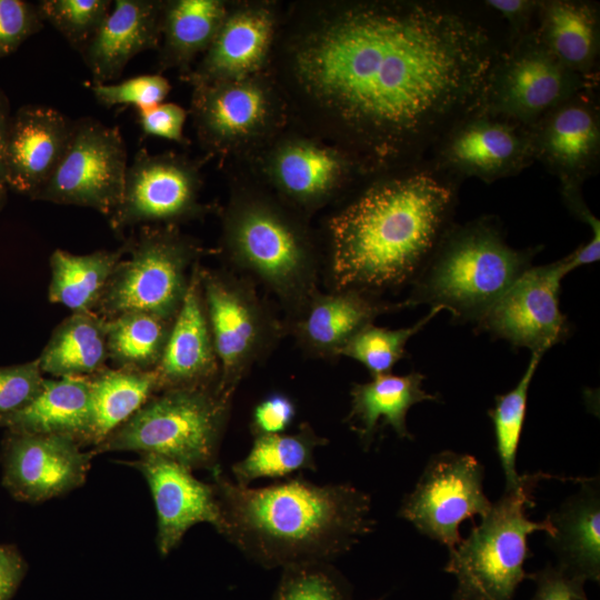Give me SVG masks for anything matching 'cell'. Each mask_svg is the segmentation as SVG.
<instances>
[{
    "label": "cell",
    "mask_w": 600,
    "mask_h": 600,
    "mask_svg": "<svg viewBox=\"0 0 600 600\" xmlns=\"http://www.w3.org/2000/svg\"><path fill=\"white\" fill-rule=\"evenodd\" d=\"M173 320L129 312L107 320V348L120 369L153 370L162 356Z\"/></svg>",
    "instance_id": "836d02e7"
},
{
    "label": "cell",
    "mask_w": 600,
    "mask_h": 600,
    "mask_svg": "<svg viewBox=\"0 0 600 600\" xmlns=\"http://www.w3.org/2000/svg\"><path fill=\"white\" fill-rule=\"evenodd\" d=\"M543 353L532 352L530 362L518 384L504 394L496 397L493 409L488 411L496 436V450L506 480V490L514 488L520 479L516 459L526 419L530 382Z\"/></svg>",
    "instance_id": "e575fe53"
},
{
    "label": "cell",
    "mask_w": 600,
    "mask_h": 600,
    "mask_svg": "<svg viewBox=\"0 0 600 600\" xmlns=\"http://www.w3.org/2000/svg\"><path fill=\"white\" fill-rule=\"evenodd\" d=\"M110 0H41L37 9L79 53L83 51L109 14Z\"/></svg>",
    "instance_id": "74e56055"
},
{
    "label": "cell",
    "mask_w": 600,
    "mask_h": 600,
    "mask_svg": "<svg viewBox=\"0 0 600 600\" xmlns=\"http://www.w3.org/2000/svg\"><path fill=\"white\" fill-rule=\"evenodd\" d=\"M597 87L566 67L539 39L534 26L501 49L480 107L528 128L576 93Z\"/></svg>",
    "instance_id": "ba28073f"
},
{
    "label": "cell",
    "mask_w": 600,
    "mask_h": 600,
    "mask_svg": "<svg viewBox=\"0 0 600 600\" xmlns=\"http://www.w3.org/2000/svg\"><path fill=\"white\" fill-rule=\"evenodd\" d=\"M432 307L430 312L416 324L401 329L374 327L372 323L356 333L339 351V354L362 363L372 377L389 373L404 356L408 340L419 332L439 311Z\"/></svg>",
    "instance_id": "8d00e7d4"
},
{
    "label": "cell",
    "mask_w": 600,
    "mask_h": 600,
    "mask_svg": "<svg viewBox=\"0 0 600 600\" xmlns=\"http://www.w3.org/2000/svg\"><path fill=\"white\" fill-rule=\"evenodd\" d=\"M26 571L21 554L11 546L0 544V600H11Z\"/></svg>",
    "instance_id": "7dc6e473"
},
{
    "label": "cell",
    "mask_w": 600,
    "mask_h": 600,
    "mask_svg": "<svg viewBox=\"0 0 600 600\" xmlns=\"http://www.w3.org/2000/svg\"><path fill=\"white\" fill-rule=\"evenodd\" d=\"M273 600H348L344 587L327 563L283 569Z\"/></svg>",
    "instance_id": "f35d334b"
},
{
    "label": "cell",
    "mask_w": 600,
    "mask_h": 600,
    "mask_svg": "<svg viewBox=\"0 0 600 600\" xmlns=\"http://www.w3.org/2000/svg\"><path fill=\"white\" fill-rule=\"evenodd\" d=\"M454 180L424 167L379 182L331 221L338 290L400 286L431 258L448 228Z\"/></svg>",
    "instance_id": "3957f363"
},
{
    "label": "cell",
    "mask_w": 600,
    "mask_h": 600,
    "mask_svg": "<svg viewBox=\"0 0 600 600\" xmlns=\"http://www.w3.org/2000/svg\"><path fill=\"white\" fill-rule=\"evenodd\" d=\"M569 272L566 258L528 268L478 320L480 328L516 347L544 353L568 332L559 290Z\"/></svg>",
    "instance_id": "5bb4252c"
},
{
    "label": "cell",
    "mask_w": 600,
    "mask_h": 600,
    "mask_svg": "<svg viewBox=\"0 0 600 600\" xmlns=\"http://www.w3.org/2000/svg\"><path fill=\"white\" fill-rule=\"evenodd\" d=\"M132 466L149 484L158 517L157 544L167 556L197 523L207 522L220 533L223 527L216 488L198 480L180 463L156 454H141Z\"/></svg>",
    "instance_id": "ac0fdd59"
},
{
    "label": "cell",
    "mask_w": 600,
    "mask_h": 600,
    "mask_svg": "<svg viewBox=\"0 0 600 600\" xmlns=\"http://www.w3.org/2000/svg\"><path fill=\"white\" fill-rule=\"evenodd\" d=\"M107 359V320L93 311H80L54 329L38 361L42 373L67 378L91 377Z\"/></svg>",
    "instance_id": "4316f807"
},
{
    "label": "cell",
    "mask_w": 600,
    "mask_h": 600,
    "mask_svg": "<svg viewBox=\"0 0 600 600\" xmlns=\"http://www.w3.org/2000/svg\"><path fill=\"white\" fill-rule=\"evenodd\" d=\"M534 161L561 186L581 187L600 163V109L596 88L580 91L530 128Z\"/></svg>",
    "instance_id": "2e32d148"
},
{
    "label": "cell",
    "mask_w": 600,
    "mask_h": 600,
    "mask_svg": "<svg viewBox=\"0 0 600 600\" xmlns=\"http://www.w3.org/2000/svg\"><path fill=\"white\" fill-rule=\"evenodd\" d=\"M483 478L484 468L473 456L438 452L402 500L399 517L452 551L462 540L460 523L484 516L492 504L484 494Z\"/></svg>",
    "instance_id": "30bf717a"
},
{
    "label": "cell",
    "mask_w": 600,
    "mask_h": 600,
    "mask_svg": "<svg viewBox=\"0 0 600 600\" xmlns=\"http://www.w3.org/2000/svg\"><path fill=\"white\" fill-rule=\"evenodd\" d=\"M600 16L596 3L580 0L540 1L534 31L570 70L597 80Z\"/></svg>",
    "instance_id": "cb8c5ba5"
},
{
    "label": "cell",
    "mask_w": 600,
    "mask_h": 600,
    "mask_svg": "<svg viewBox=\"0 0 600 600\" xmlns=\"http://www.w3.org/2000/svg\"><path fill=\"white\" fill-rule=\"evenodd\" d=\"M197 176L184 161L172 156L136 153L128 164L120 201L108 218L122 232L141 223L180 219L196 208Z\"/></svg>",
    "instance_id": "e0dca14e"
},
{
    "label": "cell",
    "mask_w": 600,
    "mask_h": 600,
    "mask_svg": "<svg viewBox=\"0 0 600 600\" xmlns=\"http://www.w3.org/2000/svg\"><path fill=\"white\" fill-rule=\"evenodd\" d=\"M532 251L511 248L489 218L449 228L406 306L428 302L479 320L528 268Z\"/></svg>",
    "instance_id": "277c9868"
},
{
    "label": "cell",
    "mask_w": 600,
    "mask_h": 600,
    "mask_svg": "<svg viewBox=\"0 0 600 600\" xmlns=\"http://www.w3.org/2000/svg\"><path fill=\"white\" fill-rule=\"evenodd\" d=\"M187 113L176 103L161 102L151 108L138 110L139 124L144 134L172 141L183 140Z\"/></svg>",
    "instance_id": "7bdbcfd3"
},
{
    "label": "cell",
    "mask_w": 600,
    "mask_h": 600,
    "mask_svg": "<svg viewBox=\"0 0 600 600\" xmlns=\"http://www.w3.org/2000/svg\"><path fill=\"white\" fill-rule=\"evenodd\" d=\"M73 120L47 106L27 104L11 116L6 153L8 188L31 199L46 184L68 146Z\"/></svg>",
    "instance_id": "d6986e66"
},
{
    "label": "cell",
    "mask_w": 600,
    "mask_h": 600,
    "mask_svg": "<svg viewBox=\"0 0 600 600\" xmlns=\"http://www.w3.org/2000/svg\"><path fill=\"white\" fill-rule=\"evenodd\" d=\"M542 472L520 476L518 484L492 502L481 523L450 551L444 571L457 578L453 600H512L518 586L527 578L526 560L532 556L529 534L553 533L548 518L532 521L527 510L534 507L533 492Z\"/></svg>",
    "instance_id": "5b68a950"
},
{
    "label": "cell",
    "mask_w": 600,
    "mask_h": 600,
    "mask_svg": "<svg viewBox=\"0 0 600 600\" xmlns=\"http://www.w3.org/2000/svg\"><path fill=\"white\" fill-rule=\"evenodd\" d=\"M327 442L309 423H302L294 433L254 436L248 456L232 466L234 482L248 487L261 478H282L304 469L314 471V450Z\"/></svg>",
    "instance_id": "4dcf8cb0"
},
{
    "label": "cell",
    "mask_w": 600,
    "mask_h": 600,
    "mask_svg": "<svg viewBox=\"0 0 600 600\" xmlns=\"http://www.w3.org/2000/svg\"><path fill=\"white\" fill-rule=\"evenodd\" d=\"M229 241L238 263L284 302L302 309L316 293V271L301 240L272 211L244 209L230 226Z\"/></svg>",
    "instance_id": "7c38bea8"
},
{
    "label": "cell",
    "mask_w": 600,
    "mask_h": 600,
    "mask_svg": "<svg viewBox=\"0 0 600 600\" xmlns=\"http://www.w3.org/2000/svg\"><path fill=\"white\" fill-rule=\"evenodd\" d=\"M90 89L96 100L107 108L131 104L141 110L161 103L170 91V83L161 74L154 73L118 83H92Z\"/></svg>",
    "instance_id": "ab89813d"
},
{
    "label": "cell",
    "mask_w": 600,
    "mask_h": 600,
    "mask_svg": "<svg viewBox=\"0 0 600 600\" xmlns=\"http://www.w3.org/2000/svg\"><path fill=\"white\" fill-rule=\"evenodd\" d=\"M194 106L201 131L216 142L249 132L266 112L263 93L251 84L201 87Z\"/></svg>",
    "instance_id": "1f68e13d"
},
{
    "label": "cell",
    "mask_w": 600,
    "mask_h": 600,
    "mask_svg": "<svg viewBox=\"0 0 600 600\" xmlns=\"http://www.w3.org/2000/svg\"><path fill=\"white\" fill-rule=\"evenodd\" d=\"M126 250V244L88 254L56 249L50 257L49 300L73 312L92 311Z\"/></svg>",
    "instance_id": "f1b7e54d"
},
{
    "label": "cell",
    "mask_w": 600,
    "mask_h": 600,
    "mask_svg": "<svg viewBox=\"0 0 600 600\" xmlns=\"http://www.w3.org/2000/svg\"><path fill=\"white\" fill-rule=\"evenodd\" d=\"M222 19L223 7L216 0H178L162 4L163 62H187L210 46Z\"/></svg>",
    "instance_id": "d6a6232c"
},
{
    "label": "cell",
    "mask_w": 600,
    "mask_h": 600,
    "mask_svg": "<svg viewBox=\"0 0 600 600\" xmlns=\"http://www.w3.org/2000/svg\"><path fill=\"white\" fill-rule=\"evenodd\" d=\"M500 50L452 4H366L312 40L298 67L376 156L417 157L480 106Z\"/></svg>",
    "instance_id": "6da1fadb"
},
{
    "label": "cell",
    "mask_w": 600,
    "mask_h": 600,
    "mask_svg": "<svg viewBox=\"0 0 600 600\" xmlns=\"http://www.w3.org/2000/svg\"><path fill=\"white\" fill-rule=\"evenodd\" d=\"M389 307L359 290L314 293L301 309L296 332L301 343L318 354H339L341 348Z\"/></svg>",
    "instance_id": "d4e9b609"
},
{
    "label": "cell",
    "mask_w": 600,
    "mask_h": 600,
    "mask_svg": "<svg viewBox=\"0 0 600 600\" xmlns=\"http://www.w3.org/2000/svg\"><path fill=\"white\" fill-rule=\"evenodd\" d=\"M537 583L531 600H588L583 584L586 580L573 577L559 567H546L531 574Z\"/></svg>",
    "instance_id": "ee69618b"
},
{
    "label": "cell",
    "mask_w": 600,
    "mask_h": 600,
    "mask_svg": "<svg viewBox=\"0 0 600 600\" xmlns=\"http://www.w3.org/2000/svg\"><path fill=\"white\" fill-rule=\"evenodd\" d=\"M430 151L429 163L454 181L472 177L491 183L534 161L530 128L480 106L446 130Z\"/></svg>",
    "instance_id": "8fae6325"
},
{
    "label": "cell",
    "mask_w": 600,
    "mask_h": 600,
    "mask_svg": "<svg viewBox=\"0 0 600 600\" xmlns=\"http://www.w3.org/2000/svg\"><path fill=\"white\" fill-rule=\"evenodd\" d=\"M162 4L150 0H116L101 27L80 53L93 83L121 76L128 62L158 46Z\"/></svg>",
    "instance_id": "44dd1931"
},
{
    "label": "cell",
    "mask_w": 600,
    "mask_h": 600,
    "mask_svg": "<svg viewBox=\"0 0 600 600\" xmlns=\"http://www.w3.org/2000/svg\"><path fill=\"white\" fill-rule=\"evenodd\" d=\"M10 119L9 101L6 94L0 90V191H7L8 189L4 181V153Z\"/></svg>",
    "instance_id": "c3c4849f"
},
{
    "label": "cell",
    "mask_w": 600,
    "mask_h": 600,
    "mask_svg": "<svg viewBox=\"0 0 600 600\" xmlns=\"http://www.w3.org/2000/svg\"><path fill=\"white\" fill-rule=\"evenodd\" d=\"M43 28L37 6L23 0H0V58L14 52Z\"/></svg>",
    "instance_id": "60d3db41"
},
{
    "label": "cell",
    "mask_w": 600,
    "mask_h": 600,
    "mask_svg": "<svg viewBox=\"0 0 600 600\" xmlns=\"http://www.w3.org/2000/svg\"><path fill=\"white\" fill-rule=\"evenodd\" d=\"M540 1L532 0H487L484 6L499 14L509 24L510 40L533 28Z\"/></svg>",
    "instance_id": "bcb514c9"
},
{
    "label": "cell",
    "mask_w": 600,
    "mask_h": 600,
    "mask_svg": "<svg viewBox=\"0 0 600 600\" xmlns=\"http://www.w3.org/2000/svg\"><path fill=\"white\" fill-rule=\"evenodd\" d=\"M93 456L68 437L7 431L2 484L16 500L42 502L82 486Z\"/></svg>",
    "instance_id": "9a60e30c"
},
{
    "label": "cell",
    "mask_w": 600,
    "mask_h": 600,
    "mask_svg": "<svg viewBox=\"0 0 600 600\" xmlns=\"http://www.w3.org/2000/svg\"><path fill=\"white\" fill-rule=\"evenodd\" d=\"M223 534L264 568L327 563L373 530L371 498L348 484L303 477L261 488L239 486L216 467Z\"/></svg>",
    "instance_id": "7a4b0ae2"
},
{
    "label": "cell",
    "mask_w": 600,
    "mask_h": 600,
    "mask_svg": "<svg viewBox=\"0 0 600 600\" xmlns=\"http://www.w3.org/2000/svg\"><path fill=\"white\" fill-rule=\"evenodd\" d=\"M121 259L97 304L101 318L143 312L173 320L183 302L194 248L174 232L144 228L126 243Z\"/></svg>",
    "instance_id": "52a82bcc"
},
{
    "label": "cell",
    "mask_w": 600,
    "mask_h": 600,
    "mask_svg": "<svg viewBox=\"0 0 600 600\" xmlns=\"http://www.w3.org/2000/svg\"><path fill=\"white\" fill-rule=\"evenodd\" d=\"M43 380L38 359L0 367V414L29 403L40 391Z\"/></svg>",
    "instance_id": "b9f144b4"
},
{
    "label": "cell",
    "mask_w": 600,
    "mask_h": 600,
    "mask_svg": "<svg viewBox=\"0 0 600 600\" xmlns=\"http://www.w3.org/2000/svg\"><path fill=\"white\" fill-rule=\"evenodd\" d=\"M294 414L292 400L284 394L273 393L254 408L252 432L254 436L282 433L292 422Z\"/></svg>",
    "instance_id": "f6af8a7d"
},
{
    "label": "cell",
    "mask_w": 600,
    "mask_h": 600,
    "mask_svg": "<svg viewBox=\"0 0 600 600\" xmlns=\"http://www.w3.org/2000/svg\"><path fill=\"white\" fill-rule=\"evenodd\" d=\"M199 276L219 363L218 389L231 399L247 370L263 352L272 326L244 283L200 269Z\"/></svg>",
    "instance_id": "4fadbf2b"
},
{
    "label": "cell",
    "mask_w": 600,
    "mask_h": 600,
    "mask_svg": "<svg viewBox=\"0 0 600 600\" xmlns=\"http://www.w3.org/2000/svg\"><path fill=\"white\" fill-rule=\"evenodd\" d=\"M340 163L327 150L312 146H292L278 157L277 176L283 188L300 198L324 192L338 176Z\"/></svg>",
    "instance_id": "d590c367"
},
{
    "label": "cell",
    "mask_w": 600,
    "mask_h": 600,
    "mask_svg": "<svg viewBox=\"0 0 600 600\" xmlns=\"http://www.w3.org/2000/svg\"><path fill=\"white\" fill-rule=\"evenodd\" d=\"M127 168L120 130L94 118H80L73 120L56 170L32 199L87 207L109 218L120 201Z\"/></svg>",
    "instance_id": "9c48e42d"
},
{
    "label": "cell",
    "mask_w": 600,
    "mask_h": 600,
    "mask_svg": "<svg viewBox=\"0 0 600 600\" xmlns=\"http://www.w3.org/2000/svg\"><path fill=\"white\" fill-rule=\"evenodd\" d=\"M7 191H0V209L3 207L6 201Z\"/></svg>",
    "instance_id": "681fc988"
},
{
    "label": "cell",
    "mask_w": 600,
    "mask_h": 600,
    "mask_svg": "<svg viewBox=\"0 0 600 600\" xmlns=\"http://www.w3.org/2000/svg\"><path fill=\"white\" fill-rule=\"evenodd\" d=\"M423 379L418 372L386 373L352 387L347 421L366 448L372 442L379 419H382L381 428L389 424L400 438L412 439L406 422L408 410L416 403L437 400L434 394L422 389Z\"/></svg>",
    "instance_id": "484cf974"
},
{
    "label": "cell",
    "mask_w": 600,
    "mask_h": 600,
    "mask_svg": "<svg viewBox=\"0 0 600 600\" xmlns=\"http://www.w3.org/2000/svg\"><path fill=\"white\" fill-rule=\"evenodd\" d=\"M10 432L53 434L91 444L89 377L44 379L38 394L24 407L0 414Z\"/></svg>",
    "instance_id": "7402d4cb"
},
{
    "label": "cell",
    "mask_w": 600,
    "mask_h": 600,
    "mask_svg": "<svg viewBox=\"0 0 600 600\" xmlns=\"http://www.w3.org/2000/svg\"><path fill=\"white\" fill-rule=\"evenodd\" d=\"M230 400L218 382L161 390L90 451H136L167 458L191 471H212L218 467Z\"/></svg>",
    "instance_id": "8992f818"
},
{
    "label": "cell",
    "mask_w": 600,
    "mask_h": 600,
    "mask_svg": "<svg viewBox=\"0 0 600 600\" xmlns=\"http://www.w3.org/2000/svg\"><path fill=\"white\" fill-rule=\"evenodd\" d=\"M270 20L263 12L232 16L222 22L198 73L199 80L236 77L261 62L270 39Z\"/></svg>",
    "instance_id": "f546056e"
},
{
    "label": "cell",
    "mask_w": 600,
    "mask_h": 600,
    "mask_svg": "<svg viewBox=\"0 0 600 600\" xmlns=\"http://www.w3.org/2000/svg\"><path fill=\"white\" fill-rule=\"evenodd\" d=\"M160 391L216 383L219 363L206 313L199 268H194L183 302L173 319L154 368Z\"/></svg>",
    "instance_id": "ffe728a7"
},
{
    "label": "cell",
    "mask_w": 600,
    "mask_h": 600,
    "mask_svg": "<svg viewBox=\"0 0 600 600\" xmlns=\"http://www.w3.org/2000/svg\"><path fill=\"white\" fill-rule=\"evenodd\" d=\"M91 446L96 447L160 391L156 370L102 369L89 377Z\"/></svg>",
    "instance_id": "83f0119b"
},
{
    "label": "cell",
    "mask_w": 600,
    "mask_h": 600,
    "mask_svg": "<svg viewBox=\"0 0 600 600\" xmlns=\"http://www.w3.org/2000/svg\"><path fill=\"white\" fill-rule=\"evenodd\" d=\"M581 488L547 518L553 527L548 544L558 557V567L583 580L600 578L599 480H580Z\"/></svg>",
    "instance_id": "603a6c76"
}]
</instances>
